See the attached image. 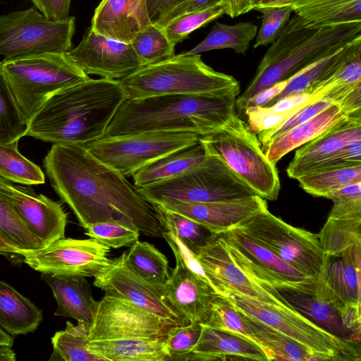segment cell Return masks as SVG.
Wrapping results in <instances>:
<instances>
[{
  "label": "cell",
  "instance_id": "f1b7e54d",
  "mask_svg": "<svg viewBox=\"0 0 361 361\" xmlns=\"http://www.w3.org/2000/svg\"><path fill=\"white\" fill-rule=\"evenodd\" d=\"M207 153L199 140L170 152L136 171L131 176L135 188L176 176L201 162Z\"/></svg>",
  "mask_w": 361,
  "mask_h": 361
},
{
  "label": "cell",
  "instance_id": "6da1fadb",
  "mask_svg": "<svg viewBox=\"0 0 361 361\" xmlns=\"http://www.w3.org/2000/svg\"><path fill=\"white\" fill-rule=\"evenodd\" d=\"M51 185L85 229L112 221L154 238L164 228L156 211L119 172L81 145L53 144L43 161Z\"/></svg>",
  "mask_w": 361,
  "mask_h": 361
},
{
  "label": "cell",
  "instance_id": "1f68e13d",
  "mask_svg": "<svg viewBox=\"0 0 361 361\" xmlns=\"http://www.w3.org/2000/svg\"><path fill=\"white\" fill-rule=\"evenodd\" d=\"M279 292L296 311L317 326L341 338L360 343V340L345 327L338 312L326 302L302 292Z\"/></svg>",
  "mask_w": 361,
  "mask_h": 361
},
{
  "label": "cell",
  "instance_id": "be15d7a7",
  "mask_svg": "<svg viewBox=\"0 0 361 361\" xmlns=\"http://www.w3.org/2000/svg\"><path fill=\"white\" fill-rule=\"evenodd\" d=\"M294 0H252V10L267 6H291Z\"/></svg>",
  "mask_w": 361,
  "mask_h": 361
},
{
  "label": "cell",
  "instance_id": "94428289",
  "mask_svg": "<svg viewBox=\"0 0 361 361\" xmlns=\"http://www.w3.org/2000/svg\"><path fill=\"white\" fill-rule=\"evenodd\" d=\"M361 197V182L353 183L342 186L330 193L326 198L332 200L338 198Z\"/></svg>",
  "mask_w": 361,
  "mask_h": 361
},
{
  "label": "cell",
  "instance_id": "f35d334b",
  "mask_svg": "<svg viewBox=\"0 0 361 361\" xmlns=\"http://www.w3.org/2000/svg\"><path fill=\"white\" fill-rule=\"evenodd\" d=\"M28 119L4 73L0 63V143L10 144L25 136Z\"/></svg>",
  "mask_w": 361,
  "mask_h": 361
},
{
  "label": "cell",
  "instance_id": "d590c367",
  "mask_svg": "<svg viewBox=\"0 0 361 361\" xmlns=\"http://www.w3.org/2000/svg\"><path fill=\"white\" fill-rule=\"evenodd\" d=\"M126 267L149 283L162 287L169 279L166 257L152 244L137 240L124 252Z\"/></svg>",
  "mask_w": 361,
  "mask_h": 361
},
{
  "label": "cell",
  "instance_id": "4fadbf2b",
  "mask_svg": "<svg viewBox=\"0 0 361 361\" xmlns=\"http://www.w3.org/2000/svg\"><path fill=\"white\" fill-rule=\"evenodd\" d=\"M221 235L233 262L261 286L272 292L291 290L314 295L316 279L300 272L238 228Z\"/></svg>",
  "mask_w": 361,
  "mask_h": 361
},
{
  "label": "cell",
  "instance_id": "d6a6232c",
  "mask_svg": "<svg viewBox=\"0 0 361 361\" xmlns=\"http://www.w3.org/2000/svg\"><path fill=\"white\" fill-rule=\"evenodd\" d=\"M361 44V35L307 65L288 78L285 89L267 106L293 93L305 91L329 75L355 49Z\"/></svg>",
  "mask_w": 361,
  "mask_h": 361
},
{
  "label": "cell",
  "instance_id": "2e32d148",
  "mask_svg": "<svg viewBox=\"0 0 361 361\" xmlns=\"http://www.w3.org/2000/svg\"><path fill=\"white\" fill-rule=\"evenodd\" d=\"M173 326L177 325L126 300L104 295L90 324L88 340L163 338Z\"/></svg>",
  "mask_w": 361,
  "mask_h": 361
},
{
  "label": "cell",
  "instance_id": "5bb4252c",
  "mask_svg": "<svg viewBox=\"0 0 361 361\" xmlns=\"http://www.w3.org/2000/svg\"><path fill=\"white\" fill-rule=\"evenodd\" d=\"M110 247L90 238H60L42 247L22 250V262L34 270L51 274L95 277L110 262Z\"/></svg>",
  "mask_w": 361,
  "mask_h": 361
},
{
  "label": "cell",
  "instance_id": "d6986e66",
  "mask_svg": "<svg viewBox=\"0 0 361 361\" xmlns=\"http://www.w3.org/2000/svg\"><path fill=\"white\" fill-rule=\"evenodd\" d=\"M0 192L44 246L65 237L68 216L60 203L2 177Z\"/></svg>",
  "mask_w": 361,
  "mask_h": 361
},
{
  "label": "cell",
  "instance_id": "44dd1931",
  "mask_svg": "<svg viewBox=\"0 0 361 361\" xmlns=\"http://www.w3.org/2000/svg\"><path fill=\"white\" fill-rule=\"evenodd\" d=\"M157 204L183 215L217 235L238 227L247 219L268 209L267 200L257 195L242 199L208 202L167 200Z\"/></svg>",
  "mask_w": 361,
  "mask_h": 361
},
{
  "label": "cell",
  "instance_id": "74e56055",
  "mask_svg": "<svg viewBox=\"0 0 361 361\" xmlns=\"http://www.w3.org/2000/svg\"><path fill=\"white\" fill-rule=\"evenodd\" d=\"M257 32V26L251 22L235 25L216 23L207 37L188 54H199L221 49H232L235 53L245 54Z\"/></svg>",
  "mask_w": 361,
  "mask_h": 361
},
{
  "label": "cell",
  "instance_id": "9f6ffc18",
  "mask_svg": "<svg viewBox=\"0 0 361 361\" xmlns=\"http://www.w3.org/2000/svg\"><path fill=\"white\" fill-rule=\"evenodd\" d=\"M47 19L61 21L67 19L71 0H30Z\"/></svg>",
  "mask_w": 361,
  "mask_h": 361
},
{
  "label": "cell",
  "instance_id": "603a6c76",
  "mask_svg": "<svg viewBox=\"0 0 361 361\" xmlns=\"http://www.w3.org/2000/svg\"><path fill=\"white\" fill-rule=\"evenodd\" d=\"M361 114L346 116L322 134L300 147L286 169L288 176L298 179L319 162L346 145L361 140Z\"/></svg>",
  "mask_w": 361,
  "mask_h": 361
},
{
  "label": "cell",
  "instance_id": "5b68a950",
  "mask_svg": "<svg viewBox=\"0 0 361 361\" xmlns=\"http://www.w3.org/2000/svg\"><path fill=\"white\" fill-rule=\"evenodd\" d=\"M120 81L128 99L212 94L240 85L232 75L204 63L199 54L186 53L143 66Z\"/></svg>",
  "mask_w": 361,
  "mask_h": 361
},
{
  "label": "cell",
  "instance_id": "e575fe53",
  "mask_svg": "<svg viewBox=\"0 0 361 361\" xmlns=\"http://www.w3.org/2000/svg\"><path fill=\"white\" fill-rule=\"evenodd\" d=\"M248 318L252 331L251 340L263 348L269 360H324L322 357L295 341L259 322Z\"/></svg>",
  "mask_w": 361,
  "mask_h": 361
},
{
  "label": "cell",
  "instance_id": "cb8c5ba5",
  "mask_svg": "<svg viewBox=\"0 0 361 361\" xmlns=\"http://www.w3.org/2000/svg\"><path fill=\"white\" fill-rule=\"evenodd\" d=\"M152 23L147 0H102L94 11L90 28L106 37L130 43Z\"/></svg>",
  "mask_w": 361,
  "mask_h": 361
},
{
  "label": "cell",
  "instance_id": "e0dca14e",
  "mask_svg": "<svg viewBox=\"0 0 361 361\" xmlns=\"http://www.w3.org/2000/svg\"><path fill=\"white\" fill-rule=\"evenodd\" d=\"M94 285L105 295L126 300L174 325L187 324L166 299L158 287L132 272L124 262V252L94 277Z\"/></svg>",
  "mask_w": 361,
  "mask_h": 361
},
{
  "label": "cell",
  "instance_id": "60d3db41",
  "mask_svg": "<svg viewBox=\"0 0 361 361\" xmlns=\"http://www.w3.org/2000/svg\"><path fill=\"white\" fill-rule=\"evenodd\" d=\"M152 206L164 231L174 234L193 252L215 235L183 215L169 211L157 204H152Z\"/></svg>",
  "mask_w": 361,
  "mask_h": 361
},
{
  "label": "cell",
  "instance_id": "9a60e30c",
  "mask_svg": "<svg viewBox=\"0 0 361 361\" xmlns=\"http://www.w3.org/2000/svg\"><path fill=\"white\" fill-rule=\"evenodd\" d=\"M209 283L219 295L232 293L295 310L279 292H272L247 275L232 259L221 234H215L194 252Z\"/></svg>",
  "mask_w": 361,
  "mask_h": 361
},
{
  "label": "cell",
  "instance_id": "6125c7cd",
  "mask_svg": "<svg viewBox=\"0 0 361 361\" xmlns=\"http://www.w3.org/2000/svg\"><path fill=\"white\" fill-rule=\"evenodd\" d=\"M0 255L8 258L11 262H22V257L18 254V250L13 246L8 243V242L4 239L0 235Z\"/></svg>",
  "mask_w": 361,
  "mask_h": 361
},
{
  "label": "cell",
  "instance_id": "680465c9",
  "mask_svg": "<svg viewBox=\"0 0 361 361\" xmlns=\"http://www.w3.org/2000/svg\"><path fill=\"white\" fill-rule=\"evenodd\" d=\"M185 0H147L149 16L152 21Z\"/></svg>",
  "mask_w": 361,
  "mask_h": 361
},
{
  "label": "cell",
  "instance_id": "8d00e7d4",
  "mask_svg": "<svg viewBox=\"0 0 361 361\" xmlns=\"http://www.w3.org/2000/svg\"><path fill=\"white\" fill-rule=\"evenodd\" d=\"M90 324L78 322L77 325L70 322L63 330L56 331L51 338L53 352L49 361H106L88 349V335Z\"/></svg>",
  "mask_w": 361,
  "mask_h": 361
},
{
  "label": "cell",
  "instance_id": "ac0fdd59",
  "mask_svg": "<svg viewBox=\"0 0 361 361\" xmlns=\"http://www.w3.org/2000/svg\"><path fill=\"white\" fill-rule=\"evenodd\" d=\"M66 54L87 75L106 79L120 80L142 67L130 43L106 37L90 27L80 44Z\"/></svg>",
  "mask_w": 361,
  "mask_h": 361
},
{
  "label": "cell",
  "instance_id": "7402d4cb",
  "mask_svg": "<svg viewBox=\"0 0 361 361\" xmlns=\"http://www.w3.org/2000/svg\"><path fill=\"white\" fill-rule=\"evenodd\" d=\"M162 289L167 301L186 324H202L212 300L219 295L207 279L178 259H176V267Z\"/></svg>",
  "mask_w": 361,
  "mask_h": 361
},
{
  "label": "cell",
  "instance_id": "6f0895ef",
  "mask_svg": "<svg viewBox=\"0 0 361 361\" xmlns=\"http://www.w3.org/2000/svg\"><path fill=\"white\" fill-rule=\"evenodd\" d=\"M288 78L267 87L252 96L247 102L245 109L250 106H266L285 89Z\"/></svg>",
  "mask_w": 361,
  "mask_h": 361
},
{
  "label": "cell",
  "instance_id": "7a4b0ae2",
  "mask_svg": "<svg viewBox=\"0 0 361 361\" xmlns=\"http://www.w3.org/2000/svg\"><path fill=\"white\" fill-rule=\"evenodd\" d=\"M127 98L120 80L90 78L50 97L28 121L25 136L53 144L85 145L104 137Z\"/></svg>",
  "mask_w": 361,
  "mask_h": 361
},
{
  "label": "cell",
  "instance_id": "4dcf8cb0",
  "mask_svg": "<svg viewBox=\"0 0 361 361\" xmlns=\"http://www.w3.org/2000/svg\"><path fill=\"white\" fill-rule=\"evenodd\" d=\"M291 7L317 26L361 22V0H294Z\"/></svg>",
  "mask_w": 361,
  "mask_h": 361
},
{
  "label": "cell",
  "instance_id": "db71d44e",
  "mask_svg": "<svg viewBox=\"0 0 361 361\" xmlns=\"http://www.w3.org/2000/svg\"><path fill=\"white\" fill-rule=\"evenodd\" d=\"M223 0H185L169 11L157 17L152 23L163 28L167 24L185 14L207 10L222 4Z\"/></svg>",
  "mask_w": 361,
  "mask_h": 361
},
{
  "label": "cell",
  "instance_id": "7bdbcfd3",
  "mask_svg": "<svg viewBox=\"0 0 361 361\" xmlns=\"http://www.w3.org/2000/svg\"><path fill=\"white\" fill-rule=\"evenodd\" d=\"M130 44L142 66L161 61L174 55L175 46L162 28L153 23L139 31Z\"/></svg>",
  "mask_w": 361,
  "mask_h": 361
},
{
  "label": "cell",
  "instance_id": "91938a15",
  "mask_svg": "<svg viewBox=\"0 0 361 361\" xmlns=\"http://www.w3.org/2000/svg\"><path fill=\"white\" fill-rule=\"evenodd\" d=\"M225 13L231 18L245 14L252 10V0H223Z\"/></svg>",
  "mask_w": 361,
  "mask_h": 361
},
{
  "label": "cell",
  "instance_id": "ab89813d",
  "mask_svg": "<svg viewBox=\"0 0 361 361\" xmlns=\"http://www.w3.org/2000/svg\"><path fill=\"white\" fill-rule=\"evenodd\" d=\"M0 177L27 185L45 183L41 168L18 151V141L7 145L0 143Z\"/></svg>",
  "mask_w": 361,
  "mask_h": 361
},
{
  "label": "cell",
  "instance_id": "277c9868",
  "mask_svg": "<svg viewBox=\"0 0 361 361\" xmlns=\"http://www.w3.org/2000/svg\"><path fill=\"white\" fill-rule=\"evenodd\" d=\"M361 35V22L317 26L295 14L280 37L262 57L255 75L235 100L244 113L247 101L258 92L295 73Z\"/></svg>",
  "mask_w": 361,
  "mask_h": 361
},
{
  "label": "cell",
  "instance_id": "8992f818",
  "mask_svg": "<svg viewBox=\"0 0 361 361\" xmlns=\"http://www.w3.org/2000/svg\"><path fill=\"white\" fill-rule=\"evenodd\" d=\"M0 63L28 121L54 94L90 78L66 53L30 54L4 59Z\"/></svg>",
  "mask_w": 361,
  "mask_h": 361
},
{
  "label": "cell",
  "instance_id": "e7e4bbea",
  "mask_svg": "<svg viewBox=\"0 0 361 361\" xmlns=\"http://www.w3.org/2000/svg\"><path fill=\"white\" fill-rule=\"evenodd\" d=\"M16 354L11 348L0 346V361H15Z\"/></svg>",
  "mask_w": 361,
  "mask_h": 361
},
{
  "label": "cell",
  "instance_id": "484cf974",
  "mask_svg": "<svg viewBox=\"0 0 361 361\" xmlns=\"http://www.w3.org/2000/svg\"><path fill=\"white\" fill-rule=\"evenodd\" d=\"M41 279L51 288L56 299L55 316L92 324L99 302L93 298L85 276L42 273Z\"/></svg>",
  "mask_w": 361,
  "mask_h": 361
},
{
  "label": "cell",
  "instance_id": "f6af8a7d",
  "mask_svg": "<svg viewBox=\"0 0 361 361\" xmlns=\"http://www.w3.org/2000/svg\"><path fill=\"white\" fill-rule=\"evenodd\" d=\"M202 324L251 339L252 331L248 317L236 310L226 298L220 295L212 300Z\"/></svg>",
  "mask_w": 361,
  "mask_h": 361
},
{
  "label": "cell",
  "instance_id": "11a10c76",
  "mask_svg": "<svg viewBox=\"0 0 361 361\" xmlns=\"http://www.w3.org/2000/svg\"><path fill=\"white\" fill-rule=\"evenodd\" d=\"M322 97V94L302 91L289 94L268 107L276 112L293 114L300 108Z\"/></svg>",
  "mask_w": 361,
  "mask_h": 361
},
{
  "label": "cell",
  "instance_id": "681fc988",
  "mask_svg": "<svg viewBox=\"0 0 361 361\" xmlns=\"http://www.w3.org/2000/svg\"><path fill=\"white\" fill-rule=\"evenodd\" d=\"M201 330L202 325L198 322H190L185 325L172 326L166 337L169 360H183L197 343Z\"/></svg>",
  "mask_w": 361,
  "mask_h": 361
},
{
  "label": "cell",
  "instance_id": "ba28073f",
  "mask_svg": "<svg viewBox=\"0 0 361 361\" xmlns=\"http://www.w3.org/2000/svg\"><path fill=\"white\" fill-rule=\"evenodd\" d=\"M207 153L201 162L183 173L137 188V192L149 204L167 200L208 202L256 195L219 156Z\"/></svg>",
  "mask_w": 361,
  "mask_h": 361
},
{
  "label": "cell",
  "instance_id": "52a82bcc",
  "mask_svg": "<svg viewBox=\"0 0 361 361\" xmlns=\"http://www.w3.org/2000/svg\"><path fill=\"white\" fill-rule=\"evenodd\" d=\"M200 140L207 152L219 156L255 192L276 200L281 183L276 164L266 157L257 134L236 114L219 130Z\"/></svg>",
  "mask_w": 361,
  "mask_h": 361
},
{
  "label": "cell",
  "instance_id": "816d5d0a",
  "mask_svg": "<svg viewBox=\"0 0 361 361\" xmlns=\"http://www.w3.org/2000/svg\"><path fill=\"white\" fill-rule=\"evenodd\" d=\"M357 165H361V140L346 145L334 154L315 164L307 173Z\"/></svg>",
  "mask_w": 361,
  "mask_h": 361
},
{
  "label": "cell",
  "instance_id": "3957f363",
  "mask_svg": "<svg viewBox=\"0 0 361 361\" xmlns=\"http://www.w3.org/2000/svg\"><path fill=\"white\" fill-rule=\"evenodd\" d=\"M240 85L212 94H162L126 99L118 107L104 137L150 131L212 134L235 114Z\"/></svg>",
  "mask_w": 361,
  "mask_h": 361
},
{
  "label": "cell",
  "instance_id": "4316f807",
  "mask_svg": "<svg viewBox=\"0 0 361 361\" xmlns=\"http://www.w3.org/2000/svg\"><path fill=\"white\" fill-rule=\"evenodd\" d=\"M346 115L338 106L331 104L311 119L295 126L262 147L267 159L276 164L290 152L313 140Z\"/></svg>",
  "mask_w": 361,
  "mask_h": 361
},
{
  "label": "cell",
  "instance_id": "03108f58",
  "mask_svg": "<svg viewBox=\"0 0 361 361\" xmlns=\"http://www.w3.org/2000/svg\"><path fill=\"white\" fill-rule=\"evenodd\" d=\"M14 340L11 335L6 333L0 327V346H6L11 348Z\"/></svg>",
  "mask_w": 361,
  "mask_h": 361
},
{
  "label": "cell",
  "instance_id": "836d02e7",
  "mask_svg": "<svg viewBox=\"0 0 361 361\" xmlns=\"http://www.w3.org/2000/svg\"><path fill=\"white\" fill-rule=\"evenodd\" d=\"M361 213L331 214L317 234L325 255L339 256L361 245Z\"/></svg>",
  "mask_w": 361,
  "mask_h": 361
},
{
  "label": "cell",
  "instance_id": "7c38bea8",
  "mask_svg": "<svg viewBox=\"0 0 361 361\" xmlns=\"http://www.w3.org/2000/svg\"><path fill=\"white\" fill-rule=\"evenodd\" d=\"M200 136L192 132H141L103 137L85 147L101 161L126 177L170 152L197 142Z\"/></svg>",
  "mask_w": 361,
  "mask_h": 361
},
{
  "label": "cell",
  "instance_id": "f5cc1de1",
  "mask_svg": "<svg viewBox=\"0 0 361 361\" xmlns=\"http://www.w3.org/2000/svg\"><path fill=\"white\" fill-rule=\"evenodd\" d=\"M244 114L247 116L248 127L255 134L278 126L292 114L276 112L268 106H247Z\"/></svg>",
  "mask_w": 361,
  "mask_h": 361
},
{
  "label": "cell",
  "instance_id": "83f0119b",
  "mask_svg": "<svg viewBox=\"0 0 361 361\" xmlns=\"http://www.w3.org/2000/svg\"><path fill=\"white\" fill-rule=\"evenodd\" d=\"M166 337L90 341L88 349L103 357L106 361L169 360Z\"/></svg>",
  "mask_w": 361,
  "mask_h": 361
},
{
  "label": "cell",
  "instance_id": "f907efd6",
  "mask_svg": "<svg viewBox=\"0 0 361 361\" xmlns=\"http://www.w3.org/2000/svg\"><path fill=\"white\" fill-rule=\"evenodd\" d=\"M332 104L322 97L300 108L278 126L257 133L262 148L295 126L311 119Z\"/></svg>",
  "mask_w": 361,
  "mask_h": 361
},
{
  "label": "cell",
  "instance_id": "9c48e42d",
  "mask_svg": "<svg viewBox=\"0 0 361 361\" xmlns=\"http://www.w3.org/2000/svg\"><path fill=\"white\" fill-rule=\"evenodd\" d=\"M220 295L246 316L295 341L324 360H360V343L329 333L296 310L232 293Z\"/></svg>",
  "mask_w": 361,
  "mask_h": 361
},
{
  "label": "cell",
  "instance_id": "7dc6e473",
  "mask_svg": "<svg viewBox=\"0 0 361 361\" xmlns=\"http://www.w3.org/2000/svg\"><path fill=\"white\" fill-rule=\"evenodd\" d=\"M85 234L111 248L130 247L139 240L140 232L121 223L106 221L89 225Z\"/></svg>",
  "mask_w": 361,
  "mask_h": 361
},
{
  "label": "cell",
  "instance_id": "30bf717a",
  "mask_svg": "<svg viewBox=\"0 0 361 361\" xmlns=\"http://www.w3.org/2000/svg\"><path fill=\"white\" fill-rule=\"evenodd\" d=\"M300 272L318 277L325 255L317 234L291 226L268 209L235 228Z\"/></svg>",
  "mask_w": 361,
  "mask_h": 361
},
{
  "label": "cell",
  "instance_id": "f546056e",
  "mask_svg": "<svg viewBox=\"0 0 361 361\" xmlns=\"http://www.w3.org/2000/svg\"><path fill=\"white\" fill-rule=\"evenodd\" d=\"M43 319L42 311L6 282L0 280V327L13 336L35 331Z\"/></svg>",
  "mask_w": 361,
  "mask_h": 361
},
{
  "label": "cell",
  "instance_id": "bcb514c9",
  "mask_svg": "<svg viewBox=\"0 0 361 361\" xmlns=\"http://www.w3.org/2000/svg\"><path fill=\"white\" fill-rule=\"evenodd\" d=\"M225 14L222 4L204 11L192 12L178 17L162 28L169 41L176 46L192 32Z\"/></svg>",
  "mask_w": 361,
  "mask_h": 361
},
{
  "label": "cell",
  "instance_id": "ffe728a7",
  "mask_svg": "<svg viewBox=\"0 0 361 361\" xmlns=\"http://www.w3.org/2000/svg\"><path fill=\"white\" fill-rule=\"evenodd\" d=\"M361 245L339 256L325 255L317 278L314 295L341 314L346 308L360 306Z\"/></svg>",
  "mask_w": 361,
  "mask_h": 361
},
{
  "label": "cell",
  "instance_id": "8fae6325",
  "mask_svg": "<svg viewBox=\"0 0 361 361\" xmlns=\"http://www.w3.org/2000/svg\"><path fill=\"white\" fill-rule=\"evenodd\" d=\"M74 16L52 21L31 7L0 16V55L9 59L41 52L72 49Z\"/></svg>",
  "mask_w": 361,
  "mask_h": 361
},
{
  "label": "cell",
  "instance_id": "b9f144b4",
  "mask_svg": "<svg viewBox=\"0 0 361 361\" xmlns=\"http://www.w3.org/2000/svg\"><path fill=\"white\" fill-rule=\"evenodd\" d=\"M297 180L307 193L326 197L329 193L342 186L361 182V165L312 172Z\"/></svg>",
  "mask_w": 361,
  "mask_h": 361
},
{
  "label": "cell",
  "instance_id": "ee69618b",
  "mask_svg": "<svg viewBox=\"0 0 361 361\" xmlns=\"http://www.w3.org/2000/svg\"><path fill=\"white\" fill-rule=\"evenodd\" d=\"M0 235L20 251L44 247L28 229L9 201L0 192Z\"/></svg>",
  "mask_w": 361,
  "mask_h": 361
},
{
  "label": "cell",
  "instance_id": "d4e9b609",
  "mask_svg": "<svg viewBox=\"0 0 361 361\" xmlns=\"http://www.w3.org/2000/svg\"><path fill=\"white\" fill-rule=\"evenodd\" d=\"M197 343L183 360L270 361L263 348L241 335L202 324Z\"/></svg>",
  "mask_w": 361,
  "mask_h": 361
},
{
  "label": "cell",
  "instance_id": "c3c4849f",
  "mask_svg": "<svg viewBox=\"0 0 361 361\" xmlns=\"http://www.w3.org/2000/svg\"><path fill=\"white\" fill-rule=\"evenodd\" d=\"M262 14L254 48L273 44L281 35L293 12L291 6H267L257 9Z\"/></svg>",
  "mask_w": 361,
  "mask_h": 361
}]
</instances>
